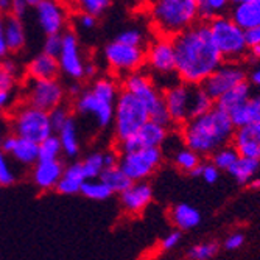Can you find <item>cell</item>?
I'll list each match as a JSON object with an SVG mask.
<instances>
[{
  "mask_svg": "<svg viewBox=\"0 0 260 260\" xmlns=\"http://www.w3.org/2000/svg\"><path fill=\"white\" fill-rule=\"evenodd\" d=\"M248 83L260 89V62L255 67L251 69V72H249V81Z\"/></svg>",
  "mask_w": 260,
  "mask_h": 260,
  "instance_id": "55",
  "label": "cell"
},
{
  "mask_svg": "<svg viewBox=\"0 0 260 260\" xmlns=\"http://www.w3.org/2000/svg\"><path fill=\"white\" fill-rule=\"evenodd\" d=\"M10 103V93L0 92V109H4Z\"/></svg>",
  "mask_w": 260,
  "mask_h": 260,
  "instance_id": "59",
  "label": "cell"
},
{
  "mask_svg": "<svg viewBox=\"0 0 260 260\" xmlns=\"http://www.w3.org/2000/svg\"><path fill=\"white\" fill-rule=\"evenodd\" d=\"M207 27L223 58V62H239L240 58L248 55L245 31L235 25L229 16L224 14L214 19L207 23Z\"/></svg>",
  "mask_w": 260,
  "mask_h": 260,
  "instance_id": "5",
  "label": "cell"
},
{
  "mask_svg": "<svg viewBox=\"0 0 260 260\" xmlns=\"http://www.w3.org/2000/svg\"><path fill=\"white\" fill-rule=\"evenodd\" d=\"M97 74V66L93 62L84 64V78H92L93 75Z\"/></svg>",
  "mask_w": 260,
  "mask_h": 260,
  "instance_id": "57",
  "label": "cell"
},
{
  "mask_svg": "<svg viewBox=\"0 0 260 260\" xmlns=\"http://www.w3.org/2000/svg\"><path fill=\"white\" fill-rule=\"evenodd\" d=\"M75 109L80 114L93 115L102 128H106L114 120V103L95 95L90 89L81 92V95L77 99Z\"/></svg>",
  "mask_w": 260,
  "mask_h": 260,
  "instance_id": "16",
  "label": "cell"
},
{
  "mask_svg": "<svg viewBox=\"0 0 260 260\" xmlns=\"http://www.w3.org/2000/svg\"><path fill=\"white\" fill-rule=\"evenodd\" d=\"M153 200V188L148 182H134L120 197L122 206L129 214H140Z\"/></svg>",
  "mask_w": 260,
  "mask_h": 260,
  "instance_id": "20",
  "label": "cell"
},
{
  "mask_svg": "<svg viewBox=\"0 0 260 260\" xmlns=\"http://www.w3.org/2000/svg\"><path fill=\"white\" fill-rule=\"evenodd\" d=\"M251 95H252V87L246 80V81H243V83H240L237 86H234L226 93H223L218 100H215V106L229 114L231 111L243 106L251 99Z\"/></svg>",
  "mask_w": 260,
  "mask_h": 260,
  "instance_id": "22",
  "label": "cell"
},
{
  "mask_svg": "<svg viewBox=\"0 0 260 260\" xmlns=\"http://www.w3.org/2000/svg\"><path fill=\"white\" fill-rule=\"evenodd\" d=\"M61 49H62V33L45 36V41H44V52H42L44 55H49V56L58 59V56H59V53H61Z\"/></svg>",
  "mask_w": 260,
  "mask_h": 260,
  "instance_id": "44",
  "label": "cell"
},
{
  "mask_svg": "<svg viewBox=\"0 0 260 260\" xmlns=\"http://www.w3.org/2000/svg\"><path fill=\"white\" fill-rule=\"evenodd\" d=\"M172 44L176 58V74L184 84L201 86L223 64L207 23L197 22L193 27L175 36Z\"/></svg>",
  "mask_w": 260,
  "mask_h": 260,
  "instance_id": "1",
  "label": "cell"
},
{
  "mask_svg": "<svg viewBox=\"0 0 260 260\" xmlns=\"http://www.w3.org/2000/svg\"><path fill=\"white\" fill-rule=\"evenodd\" d=\"M218 252V245L214 242H206L195 245L190 251H188V258L190 260H209Z\"/></svg>",
  "mask_w": 260,
  "mask_h": 260,
  "instance_id": "41",
  "label": "cell"
},
{
  "mask_svg": "<svg viewBox=\"0 0 260 260\" xmlns=\"http://www.w3.org/2000/svg\"><path fill=\"white\" fill-rule=\"evenodd\" d=\"M179 242H181V232L179 231H173V232H170L167 237L162 240L160 246H162V249L169 251V249H173L175 246H178Z\"/></svg>",
  "mask_w": 260,
  "mask_h": 260,
  "instance_id": "49",
  "label": "cell"
},
{
  "mask_svg": "<svg viewBox=\"0 0 260 260\" xmlns=\"http://www.w3.org/2000/svg\"><path fill=\"white\" fill-rule=\"evenodd\" d=\"M229 7V19L243 31L260 25V0H237Z\"/></svg>",
  "mask_w": 260,
  "mask_h": 260,
  "instance_id": "19",
  "label": "cell"
},
{
  "mask_svg": "<svg viewBox=\"0 0 260 260\" xmlns=\"http://www.w3.org/2000/svg\"><path fill=\"white\" fill-rule=\"evenodd\" d=\"M119 160H120V156H119V153H117V151L103 153V164H105V169L117 167V165H119Z\"/></svg>",
  "mask_w": 260,
  "mask_h": 260,
  "instance_id": "52",
  "label": "cell"
},
{
  "mask_svg": "<svg viewBox=\"0 0 260 260\" xmlns=\"http://www.w3.org/2000/svg\"><path fill=\"white\" fill-rule=\"evenodd\" d=\"M218 176H220V172L214 167L212 164H206L203 165V173H201V178L207 182V184H215L218 181Z\"/></svg>",
  "mask_w": 260,
  "mask_h": 260,
  "instance_id": "48",
  "label": "cell"
},
{
  "mask_svg": "<svg viewBox=\"0 0 260 260\" xmlns=\"http://www.w3.org/2000/svg\"><path fill=\"white\" fill-rule=\"evenodd\" d=\"M11 5H13L11 0H0V16L5 17L11 14Z\"/></svg>",
  "mask_w": 260,
  "mask_h": 260,
  "instance_id": "56",
  "label": "cell"
},
{
  "mask_svg": "<svg viewBox=\"0 0 260 260\" xmlns=\"http://www.w3.org/2000/svg\"><path fill=\"white\" fill-rule=\"evenodd\" d=\"M28 4L27 0H13V5H11V16L17 17L22 20V17L25 16L27 10H28Z\"/></svg>",
  "mask_w": 260,
  "mask_h": 260,
  "instance_id": "51",
  "label": "cell"
},
{
  "mask_svg": "<svg viewBox=\"0 0 260 260\" xmlns=\"http://www.w3.org/2000/svg\"><path fill=\"white\" fill-rule=\"evenodd\" d=\"M234 131L229 114L214 106L209 112L184 123L181 139L184 147L198 156L214 154L232 140Z\"/></svg>",
  "mask_w": 260,
  "mask_h": 260,
  "instance_id": "2",
  "label": "cell"
},
{
  "mask_svg": "<svg viewBox=\"0 0 260 260\" xmlns=\"http://www.w3.org/2000/svg\"><path fill=\"white\" fill-rule=\"evenodd\" d=\"M258 170H260V160L248 159V157H239V160L232 165L228 173L239 184H246L255 176V173Z\"/></svg>",
  "mask_w": 260,
  "mask_h": 260,
  "instance_id": "31",
  "label": "cell"
},
{
  "mask_svg": "<svg viewBox=\"0 0 260 260\" xmlns=\"http://www.w3.org/2000/svg\"><path fill=\"white\" fill-rule=\"evenodd\" d=\"M38 153H39L38 144H35V142H30V140H25V139L16 137L14 148L11 150L10 154L19 164L31 165V164H36L38 162Z\"/></svg>",
  "mask_w": 260,
  "mask_h": 260,
  "instance_id": "30",
  "label": "cell"
},
{
  "mask_svg": "<svg viewBox=\"0 0 260 260\" xmlns=\"http://www.w3.org/2000/svg\"><path fill=\"white\" fill-rule=\"evenodd\" d=\"M16 181V175L7 159V154L0 150V185H11Z\"/></svg>",
  "mask_w": 260,
  "mask_h": 260,
  "instance_id": "45",
  "label": "cell"
},
{
  "mask_svg": "<svg viewBox=\"0 0 260 260\" xmlns=\"http://www.w3.org/2000/svg\"><path fill=\"white\" fill-rule=\"evenodd\" d=\"M27 72L30 80H56L61 70L56 58L41 53L31 59Z\"/></svg>",
  "mask_w": 260,
  "mask_h": 260,
  "instance_id": "23",
  "label": "cell"
},
{
  "mask_svg": "<svg viewBox=\"0 0 260 260\" xmlns=\"http://www.w3.org/2000/svg\"><path fill=\"white\" fill-rule=\"evenodd\" d=\"M16 83V66L11 61L0 62V92L10 93Z\"/></svg>",
  "mask_w": 260,
  "mask_h": 260,
  "instance_id": "39",
  "label": "cell"
},
{
  "mask_svg": "<svg viewBox=\"0 0 260 260\" xmlns=\"http://www.w3.org/2000/svg\"><path fill=\"white\" fill-rule=\"evenodd\" d=\"M78 23H80V25H81L84 30H92L93 27L97 25V19H95V17H92V16H89V14L81 13L80 17H78Z\"/></svg>",
  "mask_w": 260,
  "mask_h": 260,
  "instance_id": "53",
  "label": "cell"
},
{
  "mask_svg": "<svg viewBox=\"0 0 260 260\" xmlns=\"http://www.w3.org/2000/svg\"><path fill=\"white\" fill-rule=\"evenodd\" d=\"M239 153L235 151V148L232 145H226L221 147L220 150H217L214 154H212V165L220 172V170H226L229 172L231 167L239 160Z\"/></svg>",
  "mask_w": 260,
  "mask_h": 260,
  "instance_id": "33",
  "label": "cell"
},
{
  "mask_svg": "<svg viewBox=\"0 0 260 260\" xmlns=\"http://www.w3.org/2000/svg\"><path fill=\"white\" fill-rule=\"evenodd\" d=\"M90 90L95 93V95L115 103L117 97H119V87H117L115 81L111 78H100L93 83V86L90 87Z\"/></svg>",
  "mask_w": 260,
  "mask_h": 260,
  "instance_id": "38",
  "label": "cell"
},
{
  "mask_svg": "<svg viewBox=\"0 0 260 260\" xmlns=\"http://www.w3.org/2000/svg\"><path fill=\"white\" fill-rule=\"evenodd\" d=\"M246 109L249 114L251 123H260V90L252 93L251 99L246 102Z\"/></svg>",
  "mask_w": 260,
  "mask_h": 260,
  "instance_id": "46",
  "label": "cell"
},
{
  "mask_svg": "<svg viewBox=\"0 0 260 260\" xmlns=\"http://www.w3.org/2000/svg\"><path fill=\"white\" fill-rule=\"evenodd\" d=\"M192 84L179 83L167 90H164L162 99L167 108V112L172 119V123H187L190 120V109H192V95H193Z\"/></svg>",
  "mask_w": 260,
  "mask_h": 260,
  "instance_id": "12",
  "label": "cell"
},
{
  "mask_svg": "<svg viewBox=\"0 0 260 260\" xmlns=\"http://www.w3.org/2000/svg\"><path fill=\"white\" fill-rule=\"evenodd\" d=\"M69 93H70V95H72V97H80L81 95V87H80V84L78 83H74L72 86H70L69 87Z\"/></svg>",
  "mask_w": 260,
  "mask_h": 260,
  "instance_id": "58",
  "label": "cell"
},
{
  "mask_svg": "<svg viewBox=\"0 0 260 260\" xmlns=\"http://www.w3.org/2000/svg\"><path fill=\"white\" fill-rule=\"evenodd\" d=\"M243 243H245L243 234L235 232V234H231L229 237L226 239V242H224V248H226L228 251H235V249H239L240 246H243Z\"/></svg>",
  "mask_w": 260,
  "mask_h": 260,
  "instance_id": "47",
  "label": "cell"
},
{
  "mask_svg": "<svg viewBox=\"0 0 260 260\" xmlns=\"http://www.w3.org/2000/svg\"><path fill=\"white\" fill-rule=\"evenodd\" d=\"M2 140H4V139H2V134H0V145H2Z\"/></svg>",
  "mask_w": 260,
  "mask_h": 260,
  "instance_id": "63",
  "label": "cell"
},
{
  "mask_svg": "<svg viewBox=\"0 0 260 260\" xmlns=\"http://www.w3.org/2000/svg\"><path fill=\"white\" fill-rule=\"evenodd\" d=\"M226 0H197V17L201 23H209L214 19L224 16L229 8Z\"/></svg>",
  "mask_w": 260,
  "mask_h": 260,
  "instance_id": "28",
  "label": "cell"
},
{
  "mask_svg": "<svg viewBox=\"0 0 260 260\" xmlns=\"http://www.w3.org/2000/svg\"><path fill=\"white\" fill-rule=\"evenodd\" d=\"M147 122H150V115L144 103L133 93L122 90L114 103V128L119 144L134 136Z\"/></svg>",
  "mask_w": 260,
  "mask_h": 260,
  "instance_id": "4",
  "label": "cell"
},
{
  "mask_svg": "<svg viewBox=\"0 0 260 260\" xmlns=\"http://www.w3.org/2000/svg\"><path fill=\"white\" fill-rule=\"evenodd\" d=\"M64 167L58 160H38L33 170V181L42 190H50L55 188L62 178Z\"/></svg>",
  "mask_w": 260,
  "mask_h": 260,
  "instance_id": "21",
  "label": "cell"
},
{
  "mask_svg": "<svg viewBox=\"0 0 260 260\" xmlns=\"http://www.w3.org/2000/svg\"><path fill=\"white\" fill-rule=\"evenodd\" d=\"M70 119V114H69V109L66 106H58L55 109H52L49 112V120H50V126H52V131L53 133H58L64 125L66 122Z\"/></svg>",
  "mask_w": 260,
  "mask_h": 260,
  "instance_id": "42",
  "label": "cell"
},
{
  "mask_svg": "<svg viewBox=\"0 0 260 260\" xmlns=\"http://www.w3.org/2000/svg\"><path fill=\"white\" fill-rule=\"evenodd\" d=\"M36 20L41 30L47 35H59L66 27V10L62 5L52 2V0H38L35 7Z\"/></svg>",
  "mask_w": 260,
  "mask_h": 260,
  "instance_id": "17",
  "label": "cell"
},
{
  "mask_svg": "<svg viewBox=\"0 0 260 260\" xmlns=\"http://www.w3.org/2000/svg\"><path fill=\"white\" fill-rule=\"evenodd\" d=\"M58 64L66 77L75 81L84 78V61L80 52L78 38L74 31H66L62 35V49L58 56Z\"/></svg>",
  "mask_w": 260,
  "mask_h": 260,
  "instance_id": "14",
  "label": "cell"
},
{
  "mask_svg": "<svg viewBox=\"0 0 260 260\" xmlns=\"http://www.w3.org/2000/svg\"><path fill=\"white\" fill-rule=\"evenodd\" d=\"M117 42L129 45V47H137V49H142L144 45V33L137 28H131V30H125L122 31L115 39Z\"/></svg>",
  "mask_w": 260,
  "mask_h": 260,
  "instance_id": "43",
  "label": "cell"
},
{
  "mask_svg": "<svg viewBox=\"0 0 260 260\" xmlns=\"http://www.w3.org/2000/svg\"><path fill=\"white\" fill-rule=\"evenodd\" d=\"M38 147H39L38 160H58L59 154L62 153L59 139L55 134L44 139Z\"/></svg>",
  "mask_w": 260,
  "mask_h": 260,
  "instance_id": "35",
  "label": "cell"
},
{
  "mask_svg": "<svg viewBox=\"0 0 260 260\" xmlns=\"http://www.w3.org/2000/svg\"><path fill=\"white\" fill-rule=\"evenodd\" d=\"M80 193H83L89 200H95V201L108 200L112 195L108 185L103 184L100 179H86L80 188Z\"/></svg>",
  "mask_w": 260,
  "mask_h": 260,
  "instance_id": "32",
  "label": "cell"
},
{
  "mask_svg": "<svg viewBox=\"0 0 260 260\" xmlns=\"http://www.w3.org/2000/svg\"><path fill=\"white\" fill-rule=\"evenodd\" d=\"M215 106L214 100H212L207 93L203 90L201 86L193 87V95H192V109H190V120L195 117H200L206 112H209Z\"/></svg>",
  "mask_w": 260,
  "mask_h": 260,
  "instance_id": "34",
  "label": "cell"
},
{
  "mask_svg": "<svg viewBox=\"0 0 260 260\" xmlns=\"http://www.w3.org/2000/svg\"><path fill=\"white\" fill-rule=\"evenodd\" d=\"M145 62L150 66L154 74L179 80L176 74V58L172 39L159 38L157 41H154L145 53Z\"/></svg>",
  "mask_w": 260,
  "mask_h": 260,
  "instance_id": "13",
  "label": "cell"
},
{
  "mask_svg": "<svg viewBox=\"0 0 260 260\" xmlns=\"http://www.w3.org/2000/svg\"><path fill=\"white\" fill-rule=\"evenodd\" d=\"M246 81V70L239 62H223L214 74H212L203 84V90L214 100H218L223 93L231 90L234 86Z\"/></svg>",
  "mask_w": 260,
  "mask_h": 260,
  "instance_id": "8",
  "label": "cell"
},
{
  "mask_svg": "<svg viewBox=\"0 0 260 260\" xmlns=\"http://www.w3.org/2000/svg\"><path fill=\"white\" fill-rule=\"evenodd\" d=\"M160 162V148H142L137 151L123 153L119 160V167L133 182H142L156 172Z\"/></svg>",
  "mask_w": 260,
  "mask_h": 260,
  "instance_id": "7",
  "label": "cell"
},
{
  "mask_svg": "<svg viewBox=\"0 0 260 260\" xmlns=\"http://www.w3.org/2000/svg\"><path fill=\"white\" fill-rule=\"evenodd\" d=\"M232 147L240 157L260 160V123H249L235 129Z\"/></svg>",
  "mask_w": 260,
  "mask_h": 260,
  "instance_id": "18",
  "label": "cell"
},
{
  "mask_svg": "<svg viewBox=\"0 0 260 260\" xmlns=\"http://www.w3.org/2000/svg\"><path fill=\"white\" fill-rule=\"evenodd\" d=\"M248 53H249L254 59H260V45H258V47H252V49H248Z\"/></svg>",
  "mask_w": 260,
  "mask_h": 260,
  "instance_id": "60",
  "label": "cell"
},
{
  "mask_svg": "<svg viewBox=\"0 0 260 260\" xmlns=\"http://www.w3.org/2000/svg\"><path fill=\"white\" fill-rule=\"evenodd\" d=\"M4 35L8 53H17L25 47V28L20 19L8 14L4 17Z\"/></svg>",
  "mask_w": 260,
  "mask_h": 260,
  "instance_id": "24",
  "label": "cell"
},
{
  "mask_svg": "<svg viewBox=\"0 0 260 260\" xmlns=\"http://www.w3.org/2000/svg\"><path fill=\"white\" fill-rule=\"evenodd\" d=\"M58 139L62 151L69 157H75L80 151V142H78V131H77V123L70 117L66 122V125L58 131Z\"/></svg>",
  "mask_w": 260,
  "mask_h": 260,
  "instance_id": "27",
  "label": "cell"
},
{
  "mask_svg": "<svg viewBox=\"0 0 260 260\" xmlns=\"http://www.w3.org/2000/svg\"><path fill=\"white\" fill-rule=\"evenodd\" d=\"M78 7H80L81 13L89 14V16L97 19L111 7V2L109 0H81V2L78 4Z\"/></svg>",
  "mask_w": 260,
  "mask_h": 260,
  "instance_id": "40",
  "label": "cell"
},
{
  "mask_svg": "<svg viewBox=\"0 0 260 260\" xmlns=\"http://www.w3.org/2000/svg\"><path fill=\"white\" fill-rule=\"evenodd\" d=\"M103 184L108 185V188L112 192V193H123L125 190L134 184L123 172L122 169L117 165V167H112V169H105L99 178Z\"/></svg>",
  "mask_w": 260,
  "mask_h": 260,
  "instance_id": "29",
  "label": "cell"
},
{
  "mask_svg": "<svg viewBox=\"0 0 260 260\" xmlns=\"http://www.w3.org/2000/svg\"><path fill=\"white\" fill-rule=\"evenodd\" d=\"M245 41L248 49H252V47H258L260 45V25L254 27L248 31H245Z\"/></svg>",
  "mask_w": 260,
  "mask_h": 260,
  "instance_id": "50",
  "label": "cell"
},
{
  "mask_svg": "<svg viewBox=\"0 0 260 260\" xmlns=\"http://www.w3.org/2000/svg\"><path fill=\"white\" fill-rule=\"evenodd\" d=\"M105 58L114 70L129 75L137 72L144 66L145 52L144 49H137V47H129L112 41L105 47Z\"/></svg>",
  "mask_w": 260,
  "mask_h": 260,
  "instance_id": "11",
  "label": "cell"
},
{
  "mask_svg": "<svg viewBox=\"0 0 260 260\" xmlns=\"http://www.w3.org/2000/svg\"><path fill=\"white\" fill-rule=\"evenodd\" d=\"M249 187H251V188H254V190H260V178L251 179V182H249Z\"/></svg>",
  "mask_w": 260,
  "mask_h": 260,
  "instance_id": "61",
  "label": "cell"
},
{
  "mask_svg": "<svg viewBox=\"0 0 260 260\" xmlns=\"http://www.w3.org/2000/svg\"><path fill=\"white\" fill-rule=\"evenodd\" d=\"M8 55V49L5 44V35H4V16H0V58H5Z\"/></svg>",
  "mask_w": 260,
  "mask_h": 260,
  "instance_id": "54",
  "label": "cell"
},
{
  "mask_svg": "<svg viewBox=\"0 0 260 260\" xmlns=\"http://www.w3.org/2000/svg\"><path fill=\"white\" fill-rule=\"evenodd\" d=\"M201 173H203V164H200V165H198V167H197L195 170H192V173H190V175H192V176H197V178H198V176H201Z\"/></svg>",
  "mask_w": 260,
  "mask_h": 260,
  "instance_id": "62",
  "label": "cell"
},
{
  "mask_svg": "<svg viewBox=\"0 0 260 260\" xmlns=\"http://www.w3.org/2000/svg\"><path fill=\"white\" fill-rule=\"evenodd\" d=\"M151 22L160 38L173 39L198 22L197 0H159L151 5Z\"/></svg>",
  "mask_w": 260,
  "mask_h": 260,
  "instance_id": "3",
  "label": "cell"
},
{
  "mask_svg": "<svg viewBox=\"0 0 260 260\" xmlns=\"http://www.w3.org/2000/svg\"><path fill=\"white\" fill-rule=\"evenodd\" d=\"M173 162L176 164L178 169H181L182 172H187V173H192V170H195L201 164L200 156L188 148H179L173 154Z\"/></svg>",
  "mask_w": 260,
  "mask_h": 260,
  "instance_id": "37",
  "label": "cell"
},
{
  "mask_svg": "<svg viewBox=\"0 0 260 260\" xmlns=\"http://www.w3.org/2000/svg\"><path fill=\"white\" fill-rule=\"evenodd\" d=\"M169 137V129L153 122H147L134 136L120 142V151L131 153L142 148H160L165 139Z\"/></svg>",
  "mask_w": 260,
  "mask_h": 260,
  "instance_id": "15",
  "label": "cell"
},
{
  "mask_svg": "<svg viewBox=\"0 0 260 260\" xmlns=\"http://www.w3.org/2000/svg\"><path fill=\"white\" fill-rule=\"evenodd\" d=\"M84 181L86 178L81 169V162H74L64 169L62 178L59 179L55 188L62 195H75V193H80V188Z\"/></svg>",
  "mask_w": 260,
  "mask_h": 260,
  "instance_id": "25",
  "label": "cell"
},
{
  "mask_svg": "<svg viewBox=\"0 0 260 260\" xmlns=\"http://www.w3.org/2000/svg\"><path fill=\"white\" fill-rule=\"evenodd\" d=\"M14 136L25 139L35 144H41L44 139L53 134L50 120H49V112L39 111L31 106H23L20 108L13 120Z\"/></svg>",
  "mask_w": 260,
  "mask_h": 260,
  "instance_id": "6",
  "label": "cell"
},
{
  "mask_svg": "<svg viewBox=\"0 0 260 260\" xmlns=\"http://www.w3.org/2000/svg\"><path fill=\"white\" fill-rule=\"evenodd\" d=\"M172 221L181 231H188L201 223V214L193 206L181 203L172 209Z\"/></svg>",
  "mask_w": 260,
  "mask_h": 260,
  "instance_id": "26",
  "label": "cell"
},
{
  "mask_svg": "<svg viewBox=\"0 0 260 260\" xmlns=\"http://www.w3.org/2000/svg\"><path fill=\"white\" fill-rule=\"evenodd\" d=\"M81 169L86 179H99L102 172L105 170L103 164V153H90L81 162Z\"/></svg>",
  "mask_w": 260,
  "mask_h": 260,
  "instance_id": "36",
  "label": "cell"
},
{
  "mask_svg": "<svg viewBox=\"0 0 260 260\" xmlns=\"http://www.w3.org/2000/svg\"><path fill=\"white\" fill-rule=\"evenodd\" d=\"M123 90L133 93L134 97H137L142 103H144V106L148 111V115L165 108L160 90L153 84L151 77H148L145 74L134 72V74L126 75L123 80Z\"/></svg>",
  "mask_w": 260,
  "mask_h": 260,
  "instance_id": "10",
  "label": "cell"
},
{
  "mask_svg": "<svg viewBox=\"0 0 260 260\" xmlns=\"http://www.w3.org/2000/svg\"><path fill=\"white\" fill-rule=\"evenodd\" d=\"M27 105L44 112L62 105L64 89L58 80H30L25 92Z\"/></svg>",
  "mask_w": 260,
  "mask_h": 260,
  "instance_id": "9",
  "label": "cell"
}]
</instances>
